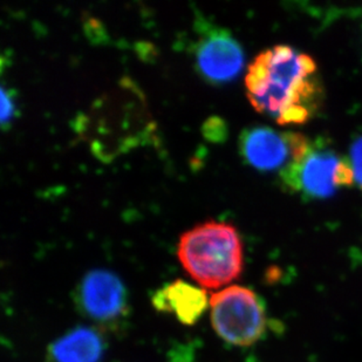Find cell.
Wrapping results in <instances>:
<instances>
[{"mask_svg":"<svg viewBox=\"0 0 362 362\" xmlns=\"http://www.w3.org/2000/svg\"><path fill=\"white\" fill-rule=\"evenodd\" d=\"M245 88L253 108L281 126L308 122L324 101L317 62L287 45L257 55L246 72Z\"/></svg>","mask_w":362,"mask_h":362,"instance_id":"obj_1","label":"cell"},{"mask_svg":"<svg viewBox=\"0 0 362 362\" xmlns=\"http://www.w3.org/2000/svg\"><path fill=\"white\" fill-rule=\"evenodd\" d=\"M79 124L80 133L103 160H112L140 146L154 133L146 100L128 79L96 100Z\"/></svg>","mask_w":362,"mask_h":362,"instance_id":"obj_2","label":"cell"},{"mask_svg":"<svg viewBox=\"0 0 362 362\" xmlns=\"http://www.w3.org/2000/svg\"><path fill=\"white\" fill-rule=\"evenodd\" d=\"M178 259L203 288H219L236 281L244 265L240 233L228 223L208 221L180 238Z\"/></svg>","mask_w":362,"mask_h":362,"instance_id":"obj_3","label":"cell"},{"mask_svg":"<svg viewBox=\"0 0 362 362\" xmlns=\"http://www.w3.org/2000/svg\"><path fill=\"white\" fill-rule=\"evenodd\" d=\"M281 185L303 199H322L354 185L351 160L328 146L327 141H310L308 148L281 171Z\"/></svg>","mask_w":362,"mask_h":362,"instance_id":"obj_4","label":"cell"},{"mask_svg":"<svg viewBox=\"0 0 362 362\" xmlns=\"http://www.w3.org/2000/svg\"><path fill=\"white\" fill-rule=\"evenodd\" d=\"M210 310L212 327L219 338L231 345H255L267 332L263 303L247 287L231 285L211 294Z\"/></svg>","mask_w":362,"mask_h":362,"instance_id":"obj_5","label":"cell"},{"mask_svg":"<svg viewBox=\"0 0 362 362\" xmlns=\"http://www.w3.org/2000/svg\"><path fill=\"white\" fill-rule=\"evenodd\" d=\"M310 141L303 134L252 127L240 135V149L244 160L255 169L283 171L303 154Z\"/></svg>","mask_w":362,"mask_h":362,"instance_id":"obj_6","label":"cell"},{"mask_svg":"<svg viewBox=\"0 0 362 362\" xmlns=\"http://www.w3.org/2000/svg\"><path fill=\"white\" fill-rule=\"evenodd\" d=\"M195 59L199 74L214 85L233 81L244 67L242 46L224 28L205 30L196 44Z\"/></svg>","mask_w":362,"mask_h":362,"instance_id":"obj_7","label":"cell"},{"mask_svg":"<svg viewBox=\"0 0 362 362\" xmlns=\"http://www.w3.org/2000/svg\"><path fill=\"white\" fill-rule=\"evenodd\" d=\"M79 298L86 315L99 322H112L126 311L124 285L110 271L94 270L86 274L80 285Z\"/></svg>","mask_w":362,"mask_h":362,"instance_id":"obj_8","label":"cell"},{"mask_svg":"<svg viewBox=\"0 0 362 362\" xmlns=\"http://www.w3.org/2000/svg\"><path fill=\"white\" fill-rule=\"evenodd\" d=\"M153 304L158 311L170 312L185 325H194L210 306L204 288L185 281H175L158 291Z\"/></svg>","mask_w":362,"mask_h":362,"instance_id":"obj_9","label":"cell"},{"mask_svg":"<svg viewBox=\"0 0 362 362\" xmlns=\"http://www.w3.org/2000/svg\"><path fill=\"white\" fill-rule=\"evenodd\" d=\"M103 353V339L94 329L87 327L69 332L51 347L54 362H99Z\"/></svg>","mask_w":362,"mask_h":362,"instance_id":"obj_10","label":"cell"},{"mask_svg":"<svg viewBox=\"0 0 362 362\" xmlns=\"http://www.w3.org/2000/svg\"><path fill=\"white\" fill-rule=\"evenodd\" d=\"M16 101L12 93L7 92L6 88L1 89V124L4 128L10 124L16 117Z\"/></svg>","mask_w":362,"mask_h":362,"instance_id":"obj_11","label":"cell"},{"mask_svg":"<svg viewBox=\"0 0 362 362\" xmlns=\"http://www.w3.org/2000/svg\"><path fill=\"white\" fill-rule=\"evenodd\" d=\"M351 163L356 185L362 189V137L358 139L351 148Z\"/></svg>","mask_w":362,"mask_h":362,"instance_id":"obj_12","label":"cell"}]
</instances>
